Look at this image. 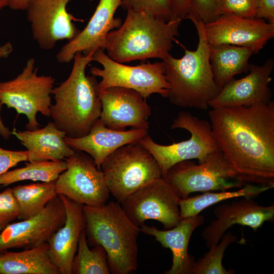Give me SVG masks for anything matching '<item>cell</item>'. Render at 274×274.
Segmentation results:
<instances>
[{
	"mask_svg": "<svg viewBox=\"0 0 274 274\" xmlns=\"http://www.w3.org/2000/svg\"><path fill=\"white\" fill-rule=\"evenodd\" d=\"M220 151L246 184L274 187V102L212 108Z\"/></svg>",
	"mask_w": 274,
	"mask_h": 274,
	"instance_id": "6da1fadb",
	"label": "cell"
},
{
	"mask_svg": "<svg viewBox=\"0 0 274 274\" xmlns=\"http://www.w3.org/2000/svg\"><path fill=\"white\" fill-rule=\"evenodd\" d=\"M93 54L77 53L68 77L51 92L55 103L50 106V117L70 138L87 135L101 112L99 83L95 77L85 73Z\"/></svg>",
	"mask_w": 274,
	"mask_h": 274,
	"instance_id": "7a4b0ae2",
	"label": "cell"
},
{
	"mask_svg": "<svg viewBox=\"0 0 274 274\" xmlns=\"http://www.w3.org/2000/svg\"><path fill=\"white\" fill-rule=\"evenodd\" d=\"M180 19L166 21L139 10H128L124 22L108 34L104 50L120 63L151 58L162 60L179 36Z\"/></svg>",
	"mask_w": 274,
	"mask_h": 274,
	"instance_id": "3957f363",
	"label": "cell"
},
{
	"mask_svg": "<svg viewBox=\"0 0 274 274\" xmlns=\"http://www.w3.org/2000/svg\"><path fill=\"white\" fill-rule=\"evenodd\" d=\"M83 210L87 243L105 249L110 273L128 274L135 271L140 228L130 220L121 204L110 201L99 206L83 205Z\"/></svg>",
	"mask_w": 274,
	"mask_h": 274,
	"instance_id": "277c9868",
	"label": "cell"
},
{
	"mask_svg": "<svg viewBox=\"0 0 274 274\" xmlns=\"http://www.w3.org/2000/svg\"><path fill=\"white\" fill-rule=\"evenodd\" d=\"M190 20L198 37L196 49L189 50L184 47V55L181 58H175L169 53L162 60L165 76L169 84L167 98L178 107L206 110L220 90L214 80L210 63L204 24L195 19Z\"/></svg>",
	"mask_w": 274,
	"mask_h": 274,
	"instance_id": "5b68a950",
	"label": "cell"
},
{
	"mask_svg": "<svg viewBox=\"0 0 274 274\" xmlns=\"http://www.w3.org/2000/svg\"><path fill=\"white\" fill-rule=\"evenodd\" d=\"M107 187L121 203L152 181L162 177L152 155L139 143L124 145L110 154L101 165Z\"/></svg>",
	"mask_w": 274,
	"mask_h": 274,
	"instance_id": "8992f818",
	"label": "cell"
},
{
	"mask_svg": "<svg viewBox=\"0 0 274 274\" xmlns=\"http://www.w3.org/2000/svg\"><path fill=\"white\" fill-rule=\"evenodd\" d=\"M163 178L181 199L193 192L225 191L247 184L220 150L198 164L190 160L177 163Z\"/></svg>",
	"mask_w": 274,
	"mask_h": 274,
	"instance_id": "52a82bcc",
	"label": "cell"
},
{
	"mask_svg": "<svg viewBox=\"0 0 274 274\" xmlns=\"http://www.w3.org/2000/svg\"><path fill=\"white\" fill-rule=\"evenodd\" d=\"M188 131L190 138L168 145L155 143L148 134L138 143L146 148L157 162L164 177L168 170L180 162L197 159L201 163L211 153L220 150L214 138L210 122L201 119L187 111H181L174 119L171 129Z\"/></svg>",
	"mask_w": 274,
	"mask_h": 274,
	"instance_id": "ba28073f",
	"label": "cell"
},
{
	"mask_svg": "<svg viewBox=\"0 0 274 274\" xmlns=\"http://www.w3.org/2000/svg\"><path fill=\"white\" fill-rule=\"evenodd\" d=\"M36 59L29 58L22 72L15 78L0 82V101L8 108H14L18 114L28 119L27 130L39 128L37 114L50 117L51 94L55 79L51 76L38 75Z\"/></svg>",
	"mask_w": 274,
	"mask_h": 274,
	"instance_id": "9c48e42d",
	"label": "cell"
},
{
	"mask_svg": "<svg viewBox=\"0 0 274 274\" xmlns=\"http://www.w3.org/2000/svg\"><path fill=\"white\" fill-rule=\"evenodd\" d=\"M92 58L102 66H92L90 70L92 76L101 78L99 82L100 90L121 87L138 92L146 99L154 93L167 97L169 84L165 76L163 61L130 66L113 60L101 49L95 51Z\"/></svg>",
	"mask_w": 274,
	"mask_h": 274,
	"instance_id": "30bf717a",
	"label": "cell"
},
{
	"mask_svg": "<svg viewBox=\"0 0 274 274\" xmlns=\"http://www.w3.org/2000/svg\"><path fill=\"white\" fill-rule=\"evenodd\" d=\"M180 198L163 177L157 178L128 196L120 204L130 220L141 226L148 220L160 222L165 229L177 225L181 218Z\"/></svg>",
	"mask_w": 274,
	"mask_h": 274,
	"instance_id": "8fae6325",
	"label": "cell"
},
{
	"mask_svg": "<svg viewBox=\"0 0 274 274\" xmlns=\"http://www.w3.org/2000/svg\"><path fill=\"white\" fill-rule=\"evenodd\" d=\"M65 160L67 168L55 181L57 195L89 206L107 203L110 193L104 173L97 168L93 159L83 151L75 150Z\"/></svg>",
	"mask_w": 274,
	"mask_h": 274,
	"instance_id": "7c38bea8",
	"label": "cell"
},
{
	"mask_svg": "<svg viewBox=\"0 0 274 274\" xmlns=\"http://www.w3.org/2000/svg\"><path fill=\"white\" fill-rule=\"evenodd\" d=\"M65 219V207L58 195L38 215L10 223L1 232L0 254L11 249H31L48 242Z\"/></svg>",
	"mask_w": 274,
	"mask_h": 274,
	"instance_id": "4fadbf2b",
	"label": "cell"
},
{
	"mask_svg": "<svg viewBox=\"0 0 274 274\" xmlns=\"http://www.w3.org/2000/svg\"><path fill=\"white\" fill-rule=\"evenodd\" d=\"M71 1H29L27 19L33 39L41 49H52L58 41H69L80 31L73 22L76 19L66 9Z\"/></svg>",
	"mask_w": 274,
	"mask_h": 274,
	"instance_id": "5bb4252c",
	"label": "cell"
},
{
	"mask_svg": "<svg viewBox=\"0 0 274 274\" xmlns=\"http://www.w3.org/2000/svg\"><path fill=\"white\" fill-rule=\"evenodd\" d=\"M209 45L228 44L250 49L257 54L274 37V24L256 18L222 14L203 24Z\"/></svg>",
	"mask_w": 274,
	"mask_h": 274,
	"instance_id": "9a60e30c",
	"label": "cell"
},
{
	"mask_svg": "<svg viewBox=\"0 0 274 274\" xmlns=\"http://www.w3.org/2000/svg\"><path fill=\"white\" fill-rule=\"evenodd\" d=\"M101 112L99 120L107 127L125 130L149 128L147 119L151 109L142 95L129 88L112 87L101 90Z\"/></svg>",
	"mask_w": 274,
	"mask_h": 274,
	"instance_id": "2e32d148",
	"label": "cell"
},
{
	"mask_svg": "<svg viewBox=\"0 0 274 274\" xmlns=\"http://www.w3.org/2000/svg\"><path fill=\"white\" fill-rule=\"evenodd\" d=\"M273 68L274 61L271 58L262 65L251 64L249 74L241 79H233L224 85L210 101L209 107H248L258 102H271L272 95L269 85Z\"/></svg>",
	"mask_w": 274,
	"mask_h": 274,
	"instance_id": "e0dca14e",
	"label": "cell"
},
{
	"mask_svg": "<svg viewBox=\"0 0 274 274\" xmlns=\"http://www.w3.org/2000/svg\"><path fill=\"white\" fill-rule=\"evenodd\" d=\"M119 6L120 0H100L86 27L57 53V62L68 63L78 52L87 55L93 54L100 49L104 50L109 32L121 25V20L114 17Z\"/></svg>",
	"mask_w": 274,
	"mask_h": 274,
	"instance_id": "ac0fdd59",
	"label": "cell"
},
{
	"mask_svg": "<svg viewBox=\"0 0 274 274\" xmlns=\"http://www.w3.org/2000/svg\"><path fill=\"white\" fill-rule=\"evenodd\" d=\"M214 214L216 219L213 220L202 232L209 248L219 243L224 232L234 224L247 226L256 231L265 222H273L274 204L262 206L251 198L244 197L231 203L219 205Z\"/></svg>",
	"mask_w": 274,
	"mask_h": 274,
	"instance_id": "d6986e66",
	"label": "cell"
},
{
	"mask_svg": "<svg viewBox=\"0 0 274 274\" xmlns=\"http://www.w3.org/2000/svg\"><path fill=\"white\" fill-rule=\"evenodd\" d=\"M64 203V224L51 237L48 243L49 256L60 274H72V262L76 254L82 232L85 230L83 204L63 195H58Z\"/></svg>",
	"mask_w": 274,
	"mask_h": 274,
	"instance_id": "ffe728a7",
	"label": "cell"
},
{
	"mask_svg": "<svg viewBox=\"0 0 274 274\" xmlns=\"http://www.w3.org/2000/svg\"><path fill=\"white\" fill-rule=\"evenodd\" d=\"M148 134V129H111L98 119L87 135L78 138L65 136L64 140L73 149L83 151L90 155L97 168L101 169V163L110 154L124 145L138 143Z\"/></svg>",
	"mask_w": 274,
	"mask_h": 274,
	"instance_id": "44dd1931",
	"label": "cell"
},
{
	"mask_svg": "<svg viewBox=\"0 0 274 274\" xmlns=\"http://www.w3.org/2000/svg\"><path fill=\"white\" fill-rule=\"evenodd\" d=\"M204 220V216L199 214L181 219L177 225L169 229L162 230L145 224L140 227V231L154 236L163 247L171 250L172 265L165 274H193L195 261L188 254L189 242L194 230L202 225Z\"/></svg>",
	"mask_w": 274,
	"mask_h": 274,
	"instance_id": "7402d4cb",
	"label": "cell"
},
{
	"mask_svg": "<svg viewBox=\"0 0 274 274\" xmlns=\"http://www.w3.org/2000/svg\"><path fill=\"white\" fill-rule=\"evenodd\" d=\"M28 151V161L65 160L75 150L66 143V133L49 122L44 127L12 131Z\"/></svg>",
	"mask_w": 274,
	"mask_h": 274,
	"instance_id": "603a6c76",
	"label": "cell"
},
{
	"mask_svg": "<svg viewBox=\"0 0 274 274\" xmlns=\"http://www.w3.org/2000/svg\"><path fill=\"white\" fill-rule=\"evenodd\" d=\"M209 54L214 80L220 90L235 76L249 72L254 53L247 47L217 44L209 45Z\"/></svg>",
	"mask_w": 274,
	"mask_h": 274,
	"instance_id": "cb8c5ba5",
	"label": "cell"
},
{
	"mask_svg": "<svg viewBox=\"0 0 274 274\" xmlns=\"http://www.w3.org/2000/svg\"><path fill=\"white\" fill-rule=\"evenodd\" d=\"M48 242L20 252L0 254V274H60L49 256Z\"/></svg>",
	"mask_w": 274,
	"mask_h": 274,
	"instance_id": "d4e9b609",
	"label": "cell"
},
{
	"mask_svg": "<svg viewBox=\"0 0 274 274\" xmlns=\"http://www.w3.org/2000/svg\"><path fill=\"white\" fill-rule=\"evenodd\" d=\"M273 187L270 186L247 184L238 190L206 192L195 196L180 199L179 205L181 219L199 214L204 209L222 201L236 197L252 198Z\"/></svg>",
	"mask_w": 274,
	"mask_h": 274,
	"instance_id": "484cf974",
	"label": "cell"
},
{
	"mask_svg": "<svg viewBox=\"0 0 274 274\" xmlns=\"http://www.w3.org/2000/svg\"><path fill=\"white\" fill-rule=\"evenodd\" d=\"M12 190L19 207L18 219L21 220L38 215L58 196L55 181L18 185Z\"/></svg>",
	"mask_w": 274,
	"mask_h": 274,
	"instance_id": "4316f807",
	"label": "cell"
},
{
	"mask_svg": "<svg viewBox=\"0 0 274 274\" xmlns=\"http://www.w3.org/2000/svg\"><path fill=\"white\" fill-rule=\"evenodd\" d=\"M25 166L7 171L0 176V186H8L24 180L49 182L56 181L67 168L65 160L25 162Z\"/></svg>",
	"mask_w": 274,
	"mask_h": 274,
	"instance_id": "83f0119b",
	"label": "cell"
},
{
	"mask_svg": "<svg viewBox=\"0 0 274 274\" xmlns=\"http://www.w3.org/2000/svg\"><path fill=\"white\" fill-rule=\"evenodd\" d=\"M107 254L100 245L90 249L87 243L85 230L79 239L76 254L72 262V274H110Z\"/></svg>",
	"mask_w": 274,
	"mask_h": 274,
	"instance_id": "f1b7e54d",
	"label": "cell"
},
{
	"mask_svg": "<svg viewBox=\"0 0 274 274\" xmlns=\"http://www.w3.org/2000/svg\"><path fill=\"white\" fill-rule=\"evenodd\" d=\"M221 242L209 248L203 257L195 261L193 274H231L232 269L227 270L222 264L225 250L237 239L236 235L229 232L223 234Z\"/></svg>",
	"mask_w": 274,
	"mask_h": 274,
	"instance_id": "f546056e",
	"label": "cell"
},
{
	"mask_svg": "<svg viewBox=\"0 0 274 274\" xmlns=\"http://www.w3.org/2000/svg\"><path fill=\"white\" fill-rule=\"evenodd\" d=\"M120 6L126 10L143 11L166 21L173 19L169 0H120Z\"/></svg>",
	"mask_w": 274,
	"mask_h": 274,
	"instance_id": "4dcf8cb0",
	"label": "cell"
},
{
	"mask_svg": "<svg viewBox=\"0 0 274 274\" xmlns=\"http://www.w3.org/2000/svg\"><path fill=\"white\" fill-rule=\"evenodd\" d=\"M221 0H192L186 19H195L203 24L212 22L219 15Z\"/></svg>",
	"mask_w": 274,
	"mask_h": 274,
	"instance_id": "1f68e13d",
	"label": "cell"
},
{
	"mask_svg": "<svg viewBox=\"0 0 274 274\" xmlns=\"http://www.w3.org/2000/svg\"><path fill=\"white\" fill-rule=\"evenodd\" d=\"M19 215V207L12 188L0 192V232L12 221L18 219Z\"/></svg>",
	"mask_w": 274,
	"mask_h": 274,
	"instance_id": "d6a6232c",
	"label": "cell"
},
{
	"mask_svg": "<svg viewBox=\"0 0 274 274\" xmlns=\"http://www.w3.org/2000/svg\"><path fill=\"white\" fill-rule=\"evenodd\" d=\"M260 0H221L219 15L232 14L243 17L254 18Z\"/></svg>",
	"mask_w": 274,
	"mask_h": 274,
	"instance_id": "836d02e7",
	"label": "cell"
},
{
	"mask_svg": "<svg viewBox=\"0 0 274 274\" xmlns=\"http://www.w3.org/2000/svg\"><path fill=\"white\" fill-rule=\"evenodd\" d=\"M28 152L25 151H13L0 148V176L23 161H28Z\"/></svg>",
	"mask_w": 274,
	"mask_h": 274,
	"instance_id": "e575fe53",
	"label": "cell"
},
{
	"mask_svg": "<svg viewBox=\"0 0 274 274\" xmlns=\"http://www.w3.org/2000/svg\"><path fill=\"white\" fill-rule=\"evenodd\" d=\"M255 18L266 19L274 24V0H260L255 11Z\"/></svg>",
	"mask_w": 274,
	"mask_h": 274,
	"instance_id": "d590c367",
	"label": "cell"
},
{
	"mask_svg": "<svg viewBox=\"0 0 274 274\" xmlns=\"http://www.w3.org/2000/svg\"><path fill=\"white\" fill-rule=\"evenodd\" d=\"M173 19H180L182 20L187 16L192 0H169Z\"/></svg>",
	"mask_w": 274,
	"mask_h": 274,
	"instance_id": "8d00e7d4",
	"label": "cell"
},
{
	"mask_svg": "<svg viewBox=\"0 0 274 274\" xmlns=\"http://www.w3.org/2000/svg\"><path fill=\"white\" fill-rule=\"evenodd\" d=\"M29 0H7L8 6L14 10L25 11Z\"/></svg>",
	"mask_w": 274,
	"mask_h": 274,
	"instance_id": "74e56055",
	"label": "cell"
},
{
	"mask_svg": "<svg viewBox=\"0 0 274 274\" xmlns=\"http://www.w3.org/2000/svg\"><path fill=\"white\" fill-rule=\"evenodd\" d=\"M13 50L12 44L8 42L0 46V59L8 57Z\"/></svg>",
	"mask_w": 274,
	"mask_h": 274,
	"instance_id": "f35d334b",
	"label": "cell"
},
{
	"mask_svg": "<svg viewBox=\"0 0 274 274\" xmlns=\"http://www.w3.org/2000/svg\"><path fill=\"white\" fill-rule=\"evenodd\" d=\"M3 104L0 101V112ZM12 134V132L3 123L0 115V135L5 139H8Z\"/></svg>",
	"mask_w": 274,
	"mask_h": 274,
	"instance_id": "ab89813d",
	"label": "cell"
},
{
	"mask_svg": "<svg viewBox=\"0 0 274 274\" xmlns=\"http://www.w3.org/2000/svg\"><path fill=\"white\" fill-rule=\"evenodd\" d=\"M8 6L7 0H0V11Z\"/></svg>",
	"mask_w": 274,
	"mask_h": 274,
	"instance_id": "60d3db41",
	"label": "cell"
},
{
	"mask_svg": "<svg viewBox=\"0 0 274 274\" xmlns=\"http://www.w3.org/2000/svg\"><path fill=\"white\" fill-rule=\"evenodd\" d=\"M90 1H93V0H90Z\"/></svg>",
	"mask_w": 274,
	"mask_h": 274,
	"instance_id": "b9f144b4",
	"label": "cell"
}]
</instances>
